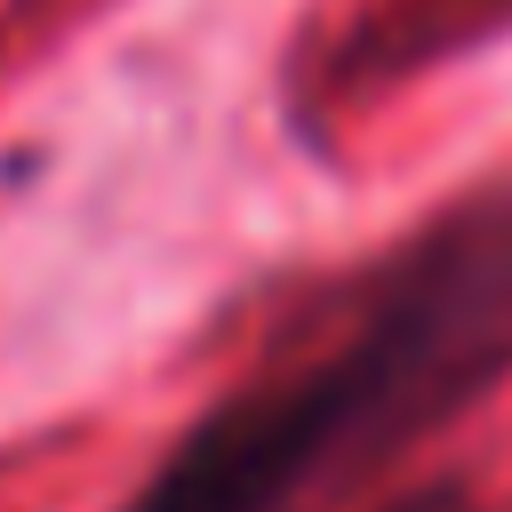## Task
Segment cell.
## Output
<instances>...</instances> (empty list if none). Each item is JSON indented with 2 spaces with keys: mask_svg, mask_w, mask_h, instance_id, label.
I'll return each instance as SVG.
<instances>
[{
  "mask_svg": "<svg viewBox=\"0 0 512 512\" xmlns=\"http://www.w3.org/2000/svg\"><path fill=\"white\" fill-rule=\"evenodd\" d=\"M384 512H472V488H464V480H424V488L392 496Z\"/></svg>",
  "mask_w": 512,
  "mask_h": 512,
  "instance_id": "cell-2",
  "label": "cell"
},
{
  "mask_svg": "<svg viewBox=\"0 0 512 512\" xmlns=\"http://www.w3.org/2000/svg\"><path fill=\"white\" fill-rule=\"evenodd\" d=\"M472 8H480V0H472ZM488 8H512V0H488Z\"/></svg>",
  "mask_w": 512,
  "mask_h": 512,
  "instance_id": "cell-3",
  "label": "cell"
},
{
  "mask_svg": "<svg viewBox=\"0 0 512 512\" xmlns=\"http://www.w3.org/2000/svg\"><path fill=\"white\" fill-rule=\"evenodd\" d=\"M512 376V192L384 256L344 328L200 408L120 512H312Z\"/></svg>",
  "mask_w": 512,
  "mask_h": 512,
  "instance_id": "cell-1",
  "label": "cell"
}]
</instances>
